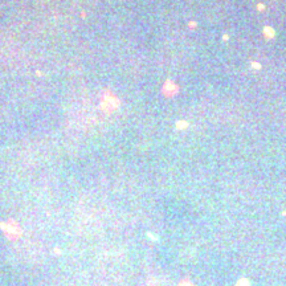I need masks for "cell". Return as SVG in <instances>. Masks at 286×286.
Returning <instances> with one entry per match:
<instances>
[{
    "label": "cell",
    "mask_w": 286,
    "mask_h": 286,
    "mask_svg": "<svg viewBox=\"0 0 286 286\" xmlns=\"http://www.w3.org/2000/svg\"><path fill=\"white\" fill-rule=\"evenodd\" d=\"M264 32H266V33L269 35V37H273V36H274V32H273V31H271L269 27H268V28H265V31H264Z\"/></svg>",
    "instance_id": "obj_3"
},
{
    "label": "cell",
    "mask_w": 286,
    "mask_h": 286,
    "mask_svg": "<svg viewBox=\"0 0 286 286\" xmlns=\"http://www.w3.org/2000/svg\"><path fill=\"white\" fill-rule=\"evenodd\" d=\"M4 232H6L8 236H11V237H17V236L21 233L19 225H17L16 223H13V221H8V228L4 229Z\"/></svg>",
    "instance_id": "obj_1"
},
{
    "label": "cell",
    "mask_w": 286,
    "mask_h": 286,
    "mask_svg": "<svg viewBox=\"0 0 286 286\" xmlns=\"http://www.w3.org/2000/svg\"><path fill=\"white\" fill-rule=\"evenodd\" d=\"M114 102H117V100H115L114 97H110V98H106V100L104 98L101 106H102L104 110H106V111H111V110L117 106V104H114Z\"/></svg>",
    "instance_id": "obj_2"
}]
</instances>
